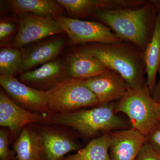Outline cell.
<instances>
[{
    "mask_svg": "<svg viewBox=\"0 0 160 160\" xmlns=\"http://www.w3.org/2000/svg\"><path fill=\"white\" fill-rule=\"evenodd\" d=\"M68 36L70 44H113L123 42L106 25L100 22L83 21L58 16L54 18Z\"/></svg>",
    "mask_w": 160,
    "mask_h": 160,
    "instance_id": "cell-6",
    "label": "cell"
},
{
    "mask_svg": "<svg viewBox=\"0 0 160 160\" xmlns=\"http://www.w3.org/2000/svg\"><path fill=\"white\" fill-rule=\"evenodd\" d=\"M158 73L159 74V79L152 92V96L153 99L158 103L160 102V68Z\"/></svg>",
    "mask_w": 160,
    "mask_h": 160,
    "instance_id": "cell-26",
    "label": "cell"
},
{
    "mask_svg": "<svg viewBox=\"0 0 160 160\" xmlns=\"http://www.w3.org/2000/svg\"><path fill=\"white\" fill-rule=\"evenodd\" d=\"M115 111L129 118L132 127L146 136L159 122L158 102L147 85L141 89H129L116 104Z\"/></svg>",
    "mask_w": 160,
    "mask_h": 160,
    "instance_id": "cell-4",
    "label": "cell"
},
{
    "mask_svg": "<svg viewBox=\"0 0 160 160\" xmlns=\"http://www.w3.org/2000/svg\"><path fill=\"white\" fill-rule=\"evenodd\" d=\"M123 41L145 51L153 34L157 17L153 0L136 7L101 10L92 16Z\"/></svg>",
    "mask_w": 160,
    "mask_h": 160,
    "instance_id": "cell-1",
    "label": "cell"
},
{
    "mask_svg": "<svg viewBox=\"0 0 160 160\" xmlns=\"http://www.w3.org/2000/svg\"><path fill=\"white\" fill-rule=\"evenodd\" d=\"M68 78L65 61L57 58L37 69L21 72L18 79L32 88L47 91Z\"/></svg>",
    "mask_w": 160,
    "mask_h": 160,
    "instance_id": "cell-9",
    "label": "cell"
},
{
    "mask_svg": "<svg viewBox=\"0 0 160 160\" xmlns=\"http://www.w3.org/2000/svg\"><path fill=\"white\" fill-rule=\"evenodd\" d=\"M66 39L62 36L51 38L21 49L22 62L18 73L32 70L57 58L66 46Z\"/></svg>",
    "mask_w": 160,
    "mask_h": 160,
    "instance_id": "cell-12",
    "label": "cell"
},
{
    "mask_svg": "<svg viewBox=\"0 0 160 160\" xmlns=\"http://www.w3.org/2000/svg\"><path fill=\"white\" fill-rule=\"evenodd\" d=\"M116 104L100 105L63 114H52L45 122L50 125L71 127L83 136L92 138L127 129L126 122L116 115Z\"/></svg>",
    "mask_w": 160,
    "mask_h": 160,
    "instance_id": "cell-3",
    "label": "cell"
},
{
    "mask_svg": "<svg viewBox=\"0 0 160 160\" xmlns=\"http://www.w3.org/2000/svg\"><path fill=\"white\" fill-rule=\"evenodd\" d=\"M22 62L21 49L3 46L0 49V75L14 76L18 73Z\"/></svg>",
    "mask_w": 160,
    "mask_h": 160,
    "instance_id": "cell-21",
    "label": "cell"
},
{
    "mask_svg": "<svg viewBox=\"0 0 160 160\" xmlns=\"http://www.w3.org/2000/svg\"><path fill=\"white\" fill-rule=\"evenodd\" d=\"M71 16L86 18L105 9L134 7L136 0H56Z\"/></svg>",
    "mask_w": 160,
    "mask_h": 160,
    "instance_id": "cell-16",
    "label": "cell"
},
{
    "mask_svg": "<svg viewBox=\"0 0 160 160\" xmlns=\"http://www.w3.org/2000/svg\"><path fill=\"white\" fill-rule=\"evenodd\" d=\"M68 77L86 80L102 74L108 69L97 58L81 47L73 49L65 59Z\"/></svg>",
    "mask_w": 160,
    "mask_h": 160,
    "instance_id": "cell-15",
    "label": "cell"
},
{
    "mask_svg": "<svg viewBox=\"0 0 160 160\" xmlns=\"http://www.w3.org/2000/svg\"><path fill=\"white\" fill-rule=\"evenodd\" d=\"M136 160H160V152L146 142Z\"/></svg>",
    "mask_w": 160,
    "mask_h": 160,
    "instance_id": "cell-24",
    "label": "cell"
},
{
    "mask_svg": "<svg viewBox=\"0 0 160 160\" xmlns=\"http://www.w3.org/2000/svg\"><path fill=\"white\" fill-rule=\"evenodd\" d=\"M46 107L52 114H63L99 105L83 80L68 78L46 91Z\"/></svg>",
    "mask_w": 160,
    "mask_h": 160,
    "instance_id": "cell-5",
    "label": "cell"
},
{
    "mask_svg": "<svg viewBox=\"0 0 160 160\" xmlns=\"http://www.w3.org/2000/svg\"><path fill=\"white\" fill-rule=\"evenodd\" d=\"M109 155L111 160H136L146 137L131 128L110 133Z\"/></svg>",
    "mask_w": 160,
    "mask_h": 160,
    "instance_id": "cell-13",
    "label": "cell"
},
{
    "mask_svg": "<svg viewBox=\"0 0 160 160\" xmlns=\"http://www.w3.org/2000/svg\"><path fill=\"white\" fill-rule=\"evenodd\" d=\"M0 85L8 96L24 109L42 114L45 121L51 115L46 106V91L26 86L14 76H0Z\"/></svg>",
    "mask_w": 160,
    "mask_h": 160,
    "instance_id": "cell-8",
    "label": "cell"
},
{
    "mask_svg": "<svg viewBox=\"0 0 160 160\" xmlns=\"http://www.w3.org/2000/svg\"><path fill=\"white\" fill-rule=\"evenodd\" d=\"M83 81L96 96L99 105L120 100L130 89L119 74L109 69L102 74Z\"/></svg>",
    "mask_w": 160,
    "mask_h": 160,
    "instance_id": "cell-10",
    "label": "cell"
},
{
    "mask_svg": "<svg viewBox=\"0 0 160 160\" xmlns=\"http://www.w3.org/2000/svg\"><path fill=\"white\" fill-rule=\"evenodd\" d=\"M158 120L160 122V102L158 103Z\"/></svg>",
    "mask_w": 160,
    "mask_h": 160,
    "instance_id": "cell-27",
    "label": "cell"
},
{
    "mask_svg": "<svg viewBox=\"0 0 160 160\" xmlns=\"http://www.w3.org/2000/svg\"><path fill=\"white\" fill-rule=\"evenodd\" d=\"M19 28L18 25L12 19L5 18L1 19L0 22V44L1 47L5 46V44L11 40Z\"/></svg>",
    "mask_w": 160,
    "mask_h": 160,
    "instance_id": "cell-22",
    "label": "cell"
},
{
    "mask_svg": "<svg viewBox=\"0 0 160 160\" xmlns=\"http://www.w3.org/2000/svg\"><path fill=\"white\" fill-rule=\"evenodd\" d=\"M101 61L107 69L119 74L130 89L146 86L144 51L128 42L113 44L90 43L81 47Z\"/></svg>",
    "mask_w": 160,
    "mask_h": 160,
    "instance_id": "cell-2",
    "label": "cell"
},
{
    "mask_svg": "<svg viewBox=\"0 0 160 160\" xmlns=\"http://www.w3.org/2000/svg\"><path fill=\"white\" fill-rule=\"evenodd\" d=\"M10 8L15 14H30L55 18L64 16V8L53 0H11L8 1Z\"/></svg>",
    "mask_w": 160,
    "mask_h": 160,
    "instance_id": "cell-18",
    "label": "cell"
},
{
    "mask_svg": "<svg viewBox=\"0 0 160 160\" xmlns=\"http://www.w3.org/2000/svg\"><path fill=\"white\" fill-rule=\"evenodd\" d=\"M19 28L12 47L21 49L29 44L65 32L54 18L27 13L19 16Z\"/></svg>",
    "mask_w": 160,
    "mask_h": 160,
    "instance_id": "cell-7",
    "label": "cell"
},
{
    "mask_svg": "<svg viewBox=\"0 0 160 160\" xmlns=\"http://www.w3.org/2000/svg\"><path fill=\"white\" fill-rule=\"evenodd\" d=\"M13 148L17 160H43V148L39 134L29 125L22 129Z\"/></svg>",
    "mask_w": 160,
    "mask_h": 160,
    "instance_id": "cell-19",
    "label": "cell"
},
{
    "mask_svg": "<svg viewBox=\"0 0 160 160\" xmlns=\"http://www.w3.org/2000/svg\"><path fill=\"white\" fill-rule=\"evenodd\" d=\"M146 142L160 152V122L146 136Z\"/></svg>",
    "mask_w": 160,
    "mask_h": 160,
    "instance_id": "cell-25",
    "label": "cell"
},
{
    "mask_svg": "<svg viewBox=\"0 0 160 160\" xmlns=\"http://www.w3.org/2000/svg\"><path fill=\"white\" fill-rule=\"evenodd\" d=\"M9 132L4 129L0 130V160H14L13 151L9 149ZM17 159V158H16Z\"/></svg>",
    "mask_w": 160,
    "mask_h": 160,
    "instance_id": "cell-23",
    "label": "cell"
},
{
    "mask_svg": "<svg viewBox=\"0 0 160 160\" xmlns=\"http://www.w3.org/2000/svg\"><path fill=\"white\" fill-rule=\"evenodd\" d=\"M43 148V160H61L81 146L70 135L51 127H45L39 132Z\"/></svg>",
    "mask_w": 160,
    "mask_h": 160,
    "instance_id": "cell-14",
    "label": "cell"
},
{
    "mask_svg": "<svg viewBox=\"0 0 160 160\" xmlns=\"http://www.w3.org/2000/svg\"><path fill=\"white\" fill-rule=\"evenodd\" d=\"M39 113L24 109L10 98L3 89L0 91V126L9 129L11 134H17L27 125L45 122Z\"/></svg>",
    "mask_w": 160,
    "mask_h": 160,
    "instance_id": "cell-11",
    "label": "cell"
},
{
    "mask_svg": "<svg viewBox=\"0 0 160 160\" xmlns=\"http://www.w3.org/2000/svg\"><path fill=\"white\" fill-rule=\"evenodd\" d=\"M110 133L95 138L84 148L61 160H111L109 155Z\"/></svg>",
    "mask_w": 160,
    "mask_h": 160,
    "instance_id": "cell-20",
    "label": "cell"
},
{
    "mask_svg": "<svg viewBox=\"0 0 160 160\" xmlns=\"http://www.w3.org/2000/svg\"><path fill=\"white\" fill-rule=\"evenodd\" d=\"M157 9L155 25L151 39L144 52L146 85L151 92L156 85L160 68V0H153Z\"/></svg>",
    "mask_w": 160,
    "mask_h": 160,
    "instance_id": "cell-17",
    "label": "cell"
}]
</instances>
